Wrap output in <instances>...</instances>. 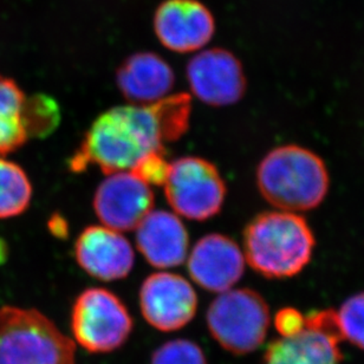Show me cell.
<instances>
[{
  "mask_svg": "<svg viewBox=\"0 0 364 364\" xmlns=\"http://www.w3.org/2000/svg\"><path fill=\"white\" fill-rule=\"evenodd\" d=\"M164 188L173 212L192 221L210 220L220 213L228 194L217 166L199 156L171 162Z\"/></svg>",
  "mask_w": 364,
  "mask_h": 364,
  "instance_id": "52a82bcc",
  "label": "cell"
},
{
  "mask_svg": "<svg viewBox=\"0 0 364 364\" xmlns=\"http://www.w3.org/2000/svg\"><path fill=\"white\" fill-rule=\"evenodd\" d=\"M134 321L127 305L112 291L89 287L75 299L71 333L76 343L90 354L119 350L133 333Z\"/></svg>",
  "mask_w": 364,
  "mask_h": 364,
  "instance_id": "8992f818",
  "label": "cell"
},
{
  "mask_svg": "<svg viewBox=\"0 0 364 364\" xmlns=\"http://www.w3.org/2000/svg\"><path fill=\"white\" fill-rule=\"evenodd\" d=\"M316 239L304 218L272 210L253 218L244 231L246 263L260 276L285 279L297 276L310 263Z\"/></svg>",
  "mask_w": 364,
  "mask_h": 364,
  "instance_id": "7a4b0ae2",
  "label": "cell"
},
{
  "mask_svg": "<svg viewBox=\"0 0 364 364\" xmlns=\"http://www.w3.org/2000/svg\"><path fill=\"white\" fill-rule=\"evenodd\" d=\"M274 326L280 337H289L299 333L305 326V316L294 308H284L277 312Z\"/></svg>",
  "mask_w": 364,
  "mask_h": 364,
  "instance_id": "603a6c76",
  "label": "cell"
},
{
  "mask_svg": "<svg viewBox=\"0 0 364 364\" xmlns=\"http://www.w3.org/2000/svg\"><path fill=\"white\" fill-rule=\"evenodd\" d=\"M0 364H76V346L37 309L0 308Z\"/></svg>",
  "mask_w": 364,
  "mask_h": 364,
  "instance_id": "277c9868",
  "label": "cell"
},
{
  "mask_svg": "<svg viewBox=\"0 0 364 364\" xmlns=\"http://www.w3.org/2000/svg\"><path fill=\"white\" fill-rule=\"evenodd\" d=\"M75 259L88 276L116 282L129 276L135 252L121 232L103 225H91L80 233L74 245Z\"/></svg>",
  "mask_w": 364,
  "mask_h": 364,
  "instance_id": "5bb4252c",
  "label": "cell"
},
{
  "mask_svg": "<svg viewBox=\"0 0 364 364\" xmlns=\"http://www.w3.org/2000/svg\"><path fill=\"white\" fill-rule=\"evenodd\" d=\"M169 165L171 162L167 161L165 151H156L141 159L130 172L151 187L164 186L168 176Z\"/></svg>",
  "mask_w": 364,
  "mask_h": 364,
  "instance_id": "7402d4cb",
  "label": "cell"
},
{
  "mask_svg": "<svg viewBox=\"0 0 364 364\" xmlns=\"http://www.w3.org/2000/svg\"><path fill=\"white\" fill-rule=\"evenodd\" d=\"M257 186L273 207L299 213L314 210L324 201L329 192V172L314 151L287 144L273 148L259 162Z\"/></svg>",
  "mask_w": 364,
  "mask_h": 364,
  "instance_id": "3957f363",
  "label": "cell"
},
{
  "mask_svg": "<svg viewBox=\"0 0 364 364\" xmlns=\"http://www.w3.org/2000/svg\"><path fill=\"white\" fill-rule=\"evenodd\" d=\"M155 196L151 186L133 172L105 174L97 186L92 208L100 224L115 231H135L144 218L154 210Z\"/></svg>",
  "mask_w": 364,
  "mask_h": 364,
  "instance_id": "8fae6325",
  "label": "cell"
},
{
  "mask_svg": "<svg viewBox=\"0 0 364 364\" xmlns=\"http://www.w3.org/2000/svg\"><path fill=\"white\" fill-rule=\"evenodd\" d=\"M26 97L12 78L0 75V156L18 151L30 139L25 124Z\"/></svg>",
  "mask_w": 364,
  "mask_h": 364,
  "instance_id": "e0dca14e",
  "label": "cell"
},
{
  "mask_svg": "<svg viewBox=\"0 0 364 364\" xmlns=\"http://www.w3.org/2000/svg\"><path fill=\"white\" fill-rule=\"evenodd\" d=\"M210 336L224 350L251 354L263 346L271 323L267 301L251 289H231L218 294L207 309Z\"/></svg>",
  "mask_w": 364,
  "mask_h": 364,
  "instance_id": "5b68a950",
  "label": "cell"
},
{
  "mask_svg": "<svg viewBox=\"0 0 364 364\" xmlns=\"http://www.w3.org/2000/svg\"><path fill=\"white\" fill-rule=\"evenodd\" d=\"M186 80L193 96L213 108L238 103L247 87L240 60L221 48L198 51L187 63Z\"/></svg>",
  "mask_w": 364,
  "mask_h": 364,
  "instance_id": "ba28073f",
  "label": "cell"
},
{
  "mask_svg": "<svg viewBox=\"0 0 364 364\" xmlns=\"http://www.w3.org/2000/svg\"><path fill=\"white\" fill-rule=\"evenodd\" d=\"M191 95H169L149 105H119L92 121L69 159L71 172L97 167L105 174L132 171L146 155L165 151L188 130Z\"/></svg>",
  "mask_w": 364,
  "mask_h": 364,
  "instance_id": "6da1fadb",
  "label": "cell"
},
{
  "mask_svg": "<svg viewBox=\"0 0 364 364\" xmlns=\"http://www.w3.org/2000/svg\"><path fill=\"white\" fill-rule=\"evenodd\" d=\"M136 247L147 263L168 270L186 263L189 235L182 218L174 212L151 210L135 228Z\"/></svg>",
  "mask_w": 364,
  "mask_h": 364,
  "instance_id": "9a60e30c",
  "label": "cell"
},
{
  "mask_svg": "<svg viewBox=\"0 0 364 364\" xmlns=\"http://www.w3.org/2000/svg\"><path fill=\"white\" fill-rule=\"evenodd\" d=\"M335 317L342 341L364 350V292L348 298Z\"/></svg>",
  "mask_w": 364,
  "mask_h": 364,
  "instance_id": "ffe728a7",
  "label": "cell"
},
{
  "mask_svg": "<svg viewBox=\"0 0 364 364\" xmlns=\"http://www.w3.org/2000/svg\"><path fill=\"white\" fill-rule=\"evenodd\" d=\"M33 188L21 166L0 156V219L19 217L31 205Z\"/></svg>",
  "mask_w": 364,
  "mask_h": 364,
  "instance_id": "ac0fdd59",
  "label": "cell"
},
{
  "mask_svg": "<svg viewBox=\"0 0 364 364\" xmlns=\"http://www.w3.org/2000/svg\"><path fill=\"white\" fill-rule=\"evenodd\" d=\"M115 82L130 105H149L171 95L176 74L158 53L140 51L123 60L116 71Z\"/></svg>",
  "mask_w": 364,
  "mask_h": 364,
  "instance_id": "2e32d148",
  "label": "cell"
},
{
  "mask_svg": "<svg viewBox=\"0 0 364 364\" xmlns=\"http://www.w3.org/2000/svg\"><path fill=\"white\" fill-rule=\"evenodd\" d=\"M24 115L30 139L46 136L56 129L60 123V107L53 98L36 95L26 97Z\"/></svg>",
  "mask_w": 364,
  "mask_h": 364,
  "instance_id": "d6986e66",
  "label": "cell"
},
{
  "mask_svg": "<svg viewBox=\"0 0 364 364\" xmlns=\"http://www.w3.org/2000/svg\"><path fill=\"white\" fill-rule=\"evenodd\" d=\"M155 36L176 53H198L213 38L215 21L199 0H165L155 11Z\"/></svg>",
  "mask_w": 364,
  "mask_h": 364,
  "instance_id": "7c38bea8",
  "label": "cell"
},
{
  "mask_svg": "<svg viewBox=\"0 0 364 364\" xmlns=\"http://www.w3.org/2000/svg\"><path fill=\"white\" fill-rule=\"evenodd\" d=\"M139 304L146 322L162 333L183 329L196 317L198 294L178 273L159 271L144 280Z\"/></svg>",
  "mask_w": 364,
  "mask_h": 364,
  "instance_id": "30bf717a",
  "label": "cell"
},
{
  "mask_svg": "<svg viewBox=\"0 0 364 364\" xmlns=\"http://www.w3.org/2000/svg\"><path fill=\"white\" fill-rule=\"evenodd\" d=\"M191 279L203 290L223 294L231 290L245 271V256L233 239L221 233L203 235L186 259Z\"/></svg>",
  "mask_w": 364,
  "mask_h": 364,
  "instance_id": "4fadbf2b",
  "label": "cell"
},
{
  "mask_svg": "<svg viewBox=\"0 0 364 364\" xmlns=\"http://www.w3.org/2000/svg\"><path fill=\"white\" fill-rule=\"evenodd\" d=\"M151 364H208L201 348L193 341H168L153 353Z\"/></svg>",
  "mask_w": 364,
  "mask_h": 364,
  "instance_id": "44dd1931",
  "label": "cell"
},
{
  "mask_svg": "<svg viewBox=\"0 0 364 364\" xmlns=\"http://www.w3.org/2000/svg\"><path fill=\"white\" fill-rule=\"evenodd\" d=\"M49 230L57 238H64L68 235V223L64 218L60 217V214H55L50 218Z\"/></svg>",
  "mask_w": 364,
  "mask_h": 364,
  "instance_id": "cb8c5ba5",
  "label": "cell"
},
{
  "mask_svg": "<svg viewBox=\"0 0 364 364\" xmlns=\"http://www.w3.org/2000/svg\"><path fill=\"white\" fill-rule=\"evenodd\" d=\"M341 342L335 310L311 312L299 333L269 344L263 364H340Z\"/></svg>",
  "mask_w": 364,
  "mask_h": 364,
  "instance_id": "9c48e42d",
  "label": "cell"
}]
</instances>
